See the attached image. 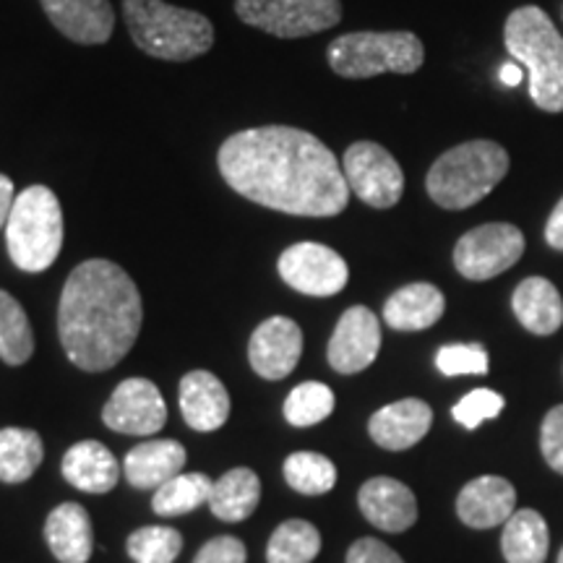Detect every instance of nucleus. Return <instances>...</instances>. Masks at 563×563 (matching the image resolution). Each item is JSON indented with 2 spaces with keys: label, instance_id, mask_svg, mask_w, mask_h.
<instances>
[{
  "label": "nucleus",
  "instance_id": "nucleus-1",
  "mask_svg": "<svg viewBox=\"0 0 563 563\" xmlns=\"http://www.w3.org/2000/svg\"><path fill=\"white\" fill-rule=\"evenodd\" d=\"M235 194L295 217H336L350 199L342 165L313 133L264 125L230 136L217 154Z\"/></svg>",
  "mask_w": 563,
  "mask_h": 563
},
{
  "label": "nucleus",
  "instance_id": "nucleus-2",
  "mask_svg": "<svg viewBox=\"0 0 563 563\" xmlns=\"http://www.w3.org/2000/svg\"><path fill=\"white\" fill-rule=\"evenodd\" d=\"M141 295L129 272L89 258L68 274L58 306V334L68 361L89 373L110 371L139 340Z\"/></svg>",
  "mask_w": 563,
  "mask_h": 563
},
{
  "label": "nucleus",
  "instance_id": "nucleus-3",
  "mask_svg": "<svg viewBox=\"0 0 563 563\" xmlns=\"http://www.w3.org/2000/svg\"><path fill=\"white\" fill-rule=\"evenodd\" d=\"M506 51L530 74V97L540 110L563 112V40L538 5L511 11L506 19Z\"/></svg>",
  "mask_w": 563,
  "mask_h": 563
},
{
  "label": "nucleus",
  "instance_id": "nucleus-4",
  "mask_svg": "<svg viewBox=\"0 0 563 563\" xmlns=\"http://www.w3.org/2000/svg\"><path fill=\"white\" fill-rule=\"evenodd\" d=\"M123 13L131 40L152 58L186 63L214 45V26L199 11L178 9L165 0H123Z\"/></svg>",
  "mask_w": 563,
  "mask_h": 563
},
{
  "label": "nucleus",
  "instance_id": "nucleus-5",
  "mask_svg": "<svg viewBox=\"0 0 563 563\" xmlns=\"http://www.w3.org/2000/svg\"><path fill=\"white\" fill-rule=\"evenodd\" d=\"M509 154L496 141H467L443 152L428 170V196L443 209H470L509 173Z\"/></svg>",
  "mask_w": 563,
  "mask_h": 563
},
{
  "label": "nucleus",
  "instance_id": "nucleus-6",
  "mask_svg": "<svg viewBox=\"0 0 563 563\" xmlns=\"http://www.w3.org/2000/svg\"><path fill=\"white\" fill-rule=\"evenodd\" d=\"M5 243L21 272L51 269L63 249V211L51 188L30 186L16 196L5 224Z\"/></svg>",
  "mask_w": 563,
  "mask_h": 563
},
{
  "label": "nucleus",
  "instance_id": "nucleus-7",
  "mask_svg": "<svg viewBox=\"0 0 563 563\" xmlns=\"http://www.w3.org/2000/svg\"><path fill=\"white\" fill-rule=\"evenodd\" d=\"M327 58L344 79H371L378 74H415L426 60V47L412 32H352L329 45Z\"/></svg>",
  "mask_w": 563,
  "mask_h": 563
},
{
  "label": "nucleus",
  "instance_id": "nucleus-8",
  "mask_svg": "<svg viewBox=\"0 0 563 563\" xmlns=\"http://www.w3.org/2000/svg\"><path fill=\"white\" fill-rule=\"evenodd\" d=\"M243 24L282 40L311 37L340 24V0H235Z\"/></svg>",
  "mask_w": 563,
  "mask_h": 563
},
{
  "label": "nucleus",
  "instance_id": "nucleus-9",
  "mask_svg": "<svg viewBox=\"0 0 563 563\" xmlns=\"http://www.w3.org/2000/svg\"><path fill=\"white\" fill-rule=\"evenodd\" d=\"M522 256V230L509 222H490L464 232L454 249V266L464 279L485 282L511 269Z\"/></svg>",
  "mask_w": 563,
  "mask_h": 563
},
{
  "label": "nucleus",
  "instance_id": "nucleus-10",
  "mask_svg": "<svg viewBox=\"0 0 563 563\" xmlns=\"http://www.w3.org/2000/svg\"><path fill=\"white\" fill-rule=\"evenodd\" d=\"M342 173L350 191L373 209H391L405 194V173L399 162L373 141H357L344 152Z\"/></svg>",
  "mask_w": 563,
  "mask_h": 563
},
{
  "label": "nucleus",
  "instance_id": "nucleus-11",
  "mask_svg": "<svg viewBox=\"0 0 563 563\" xmlns=\"http://www.w3.org/2000/svg\"><path fill=\"white\" fill-rule=\"evenodd\" d=\"M279 277L285 285L313 298H332L347 287V262L321 243H295L279 256Z\"/></svg>",
  "mask_w": 563,
  "mask_h": 563
},
{
  "label": "nucleus",
  "instance_id": "nucleus-12",
  "mask_svg": "<svg viewBox=\"0 0 563 563\" xmlns=\"http://www.w3.org/2000/svg\"><path fill=\"white\" fill-rule=\"evenodd\" d=\"M110 431L125 435H154L165 428L167 405L150 378H125L102 407Z\"/></svg>",
  "mask_w": 563,
  "mask_h": 563
},
{
  "label": "nucleus",
  "instance_id": "nucleus-13",
  "mask_svg": "<svg viewBox=\"0 0 563 563\" xmlns=\"http://www.w3.org/2000/svg\"><path fill=\"white\" fill-rule=\"evenodd\" d=\"M382 350V323L365 306H352L336 321L327 357L336 373L352 376L373 365Z\"/></svg>",
  "mask_w": 563,
  "mask_h": 563
},
{
  "label": "nucleus",
  "instance_id": "nucleus-14",
  "mask_svg": "<svg viewBox=\"0 0 563 563\" xmlns=\"http://www.w3.org/2000/svg\"><path fill=\"white\" fill-rule=\"evenodd\" d=\"M302 355V332L287 316H272L256 329L249 342L251 368L266 382L290 376Z\"/></svg>",
  "mask_w": 563,
  "mask_h": 563
},
{
  "label": "nucleus",
  "instance_id": "nucleus-15",
  "mask_svg": "<svg viewBox=\"0 0 563 563\" xmlns=\"http://www.w3.org/2000/svg\"><path fill=\"white\" fill-rule=\"evenodd\" d=\"M363 517L384 532H405L418 522V498L394 477H371L357 493Z\"/></svg>",
  "mask_w": 563,
  "mask_h": 563
},
{
  "label": "nucleus",
  "instance_id": "nucleus-16",
  "mask_svg": "<svg viewBox=\"0 0 563 563\" xmlns=\"http://www.w3.org/2000/svg\"><path fill=\"white\" fill-rule=\"evenodd\" d=\"M51 24L76 45H104L112 37L115 13L110 0H40Z\"/></svg>",
  "mask_w": 563,
  "mask_h": 563
},
{
  "label": "nucleus",
  "instance_id": "nucleus-17",
  "mask_svg": "<svg viewBox=\"0 0 563 563\" xmlns=\"http://www.w3.org/2000/svg\"><path fill=\"white\" fill-rule=\"evenodd\" d=\"M517 506V490L506 477L483 475L470 481L456 496V514L473 530H490L506 525Z\"/></svg>",
  "mask_w": 563,
  "mask_h": 563
},
{
  "label": "nucleus",
  "instance_id": "nucleus-18",
  "mask_svg": "<svg viewBox=\"0 0 563 563\" xmlns=\"http://www.w3.org/2000/svg\"><path fill=\"white\" fill-rule=\"evenodd\" d=\"M178 405L188 426L199 433L220 431L230 418V394L209 371H191L183 376Z\"/></svg>",
  "mask_w": 563,
  "mask_h": 563
},
{
  "label": "nucleus",
  "instance_id": "nucleus-19",
  "mask_svg": "<svg viewBox=\"0 0 563 563\" xmlns=\"http://www.w3.org/2000/svg\"><path fill=\"white\" fill-rule=\"evenodd\" d=\"M431 405H426L422 399H399V402L373 412L368 433L386 452H405V449L426 439V433L431 431Z\"/></svg>",
  "mask_w": 563,
  "mask_h": 563
},
{
  "label": "nucleus",
  "instance_id": "nucleus-20",
  "mask_svg": "<svg viewBox=\"0 0 563 563\" xmlns=\"http://www.w3.org/2000/svg\"><path fill=\"white\" fill-rule=\"evenodd\" d=\"M183 464H186V446L183 443L173 439L144 441L125 454L123 473L133 488L157 490L159 485L183 473Z\"/></svg>",
  "mask_w": 563,
  "mask_h": 563
},
{
  "label": "nucleus",
  "instance_id": "nucleus-21",
  "mask_svg": "<svg viewBox=\"0 0 563 563\" xmlns=\"http://www.w3.org/2000/svg\"><path fill=\"white\" fill-rule=\"evenodd\" d=\"M45 540L60 563H87L95 551L91 519L81 504L55 506L45 522Z\"/></svg>",
  "mask_w": 563,
  "mask_h": 563
},
{
  "label": "nucleus",
  "instance_id": "nucleus-22",
  "mask_svg": "<svg viewBox=\"0 0 563 563\" xmlns=\"http://www.w3.org/2000/svg\"><path fill=\"white\" fill-rule=\"evenodd\" d=\"M60 473L84 493H110L121 481V467L112 452L100 441H81L63 456Z\"/></svg>",
  "mask_w": 563,
  "mask_h": 563
},
{
  "label": "nucleus",
  "instance_id": "nucleus-23",
  "mask_svg": "<svg viewBox=\"0 0 563 563\" xmlns=\"http://www.w3.org/2000/svg\"><path fill=\"white\" fill-rule=\"evenodd\" d=\"M443 311H446V298L439 287L428 285V282H415L386 300L384 321L394 332H422L441 321Z\"/></svg>",
  "mask_w": 563,
  "mask_h": 563
},
{
  "label": "nucleus",
  "instance_id": "nucleus-24",
  "mask_svg": "<svg viewBox=\"0 0 563 563\" xmlns=\"http://www.w3.org/2000/svg\"><path fill=\"white\" fill-rule=\"evenodd\" d=\"M514 313L527 332L538 336H551L563 323V300L555 285L545 277H527L514 290Z\"/></svg>",
  "mask_w": 563,
  "mask_h": 563
},
{
  "label": "nucleus",
  "instance_id": "nucleus-25",
  "mask_svg": "<svg viewBox=\"0 0 563 563\" xmlns=\"http://www.w3.org/2000/svg\"><path fill=\"white\" fill-rule=\"evenodd\" d=\"M262 501V481L249 467H235L211 485L209 509L222 522H243Z\"/></svg>",
  "mask_w": 563,
  "mask_h": 563
},
{
  "label": "nucleus",
  "instance_id": "nucleus-26",
  "mask_svg": "<svg viewBox=\"0 0 563 563\" xmlns=\"http://www.w3.org/2000/svg\"><path fill=\"white\" fill-rule=\"evenodd\" d=\"M551 532L534 509L514 511L504 525L501 551L509 563H545Z\"/></svg>",
  "mask_w": 563,
  "mask_h": 563
},
{
  "label": "nucleus",
  "instance_id": "nucleus-27",
  "mask_svg": "<svg viewBox=\"0 0 563 563\" xmlns=\"http://www.w3.org/2000/svg\"><path fill=\"white\" fill-rule=\"evenodd\" d=\"M45 446L37 431L3 428L0 431V483H24L37 473Z\"/></svg>",
  "mask_w": 563,
  "mask_h": 563
},
{
  "label": "nucleus",
  "instance_id": "nucleus-28",
  "mask_svg": "<svg viewBox=\"0 0 563 563\" xmlns=\"http://www.w3.org/2000/svg\"><path fill=\"white\" fill-rule=\"evenodd\" d=\"M211 485H214V481L203 473L175 475L173 481H167L165 485H159V488L154 490L152 509L154 514H159V517H180V514H191L199 509L201 504H209Z\"/></svg>",
  "mask_w": 563,
  "mask_h": 563
},
{
  "label": "nucleus",
  "instance_id": "nucleus-29",
  "mask_svg": "<svg viewBox=\"0 0 563 563\" xmlns=\"http://www.w3.org/2000/svg\"><path fill=\"white\" fill-rule=\"evenodd\" d=\"M321 553V532L306 519H287L272 532L266 561L269 563H311Z\"/></svg>",
  "mask_w": 563,
  "mask_h": 563
},
{
  "label": "nucleus",
  "instance_id": "nucleus-30",
  "mask_svg": "<svg viewBox=\"0 0 563 563\" xmlns=\"http://www.w3.org/2000/svg\"><path fill=\"white\" fill-rule=\"evenodd\" d=\"M34 352V334L21 302L0 290V361L24 365Z\"/></svg>",
  "mask_w": 563,
  "mask_h": 563
},
{
  "label": "nucleus",
  "instance_id": "nucleus-31",
  "mask_svg": "<svg viewBox=\"0 0 563 563\" xmlns=\"http://www.w3.org/2000/svg\"><path fill=\"white\" fill-rule=\"evenodd\" d=\"M285 481L302 496H323L336 485V467L323 454L295 452L285 460Z\"/></svg>",
  "mask_w": 563,
  "mask_h": 563
},
{
  "label": "nucleus",
  "instance_id": "nucleus-32",
  "mask_svg": "<svg viewBox=\"0 0 563 563\" xmlns=\"http://www.w3.org/2000/svg\"><path fill=\"white\" fill-rule=\"evenodd\" d=\"M334 412V391L327 384L306 382L287 394L285 418L295 428H308Z\"/></svg>",
  "mask_w": 563,
  "mask_h": 563
},
{
  "label": "nucleus",
  "instance_id": "nucleus-33",
  "mask_svg": "<svg viewBox=\"0 0 563 563\" xmlns=\"http://www.w3.org/2000/svg\"><path fill=\"white\" fill-rule=\"evenodd\" d=\"M133 563H175L183 551V534L173 527H141L125 543Z\"/></svg>",
  "mask_w": 563,
  "mask_h": 563
},
{
  "label": "nucleus",
  "instance_id": "nucleus-34",
  "mask_svg": "<svg viewBox=\"0 0 563 563\" xmlns=\"http://www.w3.org/2000/svg\"><path fill=\"white\" fill-rule=\"evenodd\" d=\"M488 365V350L477 342L446 344L435 352V368L443 376H485Z\"/></svg>",
  "mask_w": 563,
  "mask_h": 563
},
{
  "label": "nucleus",
  "instance_id": "nucleus-35",
  "mask_svg": "<svg viewBox=\"0 0 563 563\" xmlns=\"http://www.w3.org/2000/svg\"><path fill=\"white\" fill-rule=\"evenodd\" d=\"M504 405H506V399L498 391L475 389V391L464 394L460 402L454 405L452 415L462 428H467V431H475V428H481L483 422L498 418V415H501V410H504Z\"/></svg>",
  "mask_w": 563,
  "mask_h": 563
},
{
  "label": "nucleus",
  "instance_id": "nucleus-36",
  "mask_svg": "<svg viewBox=\"0 0 563 563\" xmlns=\"http://www.w3.org/2000/svg\"><path fill=\"white\" fill-rule=\"evenodd\" d=\"M540 449H543V456L551 464V470L563 475V405L553 407L545 415L543 428H540Z\"/></svg>",
  "mask_w": 563,
  "mask_h": 563
},
{
  "label": "nucleus",
  "instance_id": "nucleus-37",
  "mask_svg": "<svg viewBox=\"0 0 563 563\" xmlns=\"http://www.w3.org/2000/svg\"><path fill=\"white\" fill-rule=\"evenodd\" d=\"M249 561V551H245L243 540L232 538V534H222V538L209 540L207 545L196 553L194 563H245Z\"/></svg>",
  "mask_w": 563,
  "mask_h": 563
},
{
  "label": "nucleus",
  "instance_id": "nucleus-38",
  "mask_svg": "<svg viewBox=\"0 0 563 563\" xmlns=\"http://www.w3.org/2000/svg\"><path fill=\"white\" fill-rule=\"evenodd\" d=\"M347 563H405L402 555L376 538H361L350 545Z\"/></svg>",
  "mask_w": 563,
  "mask_h": 563
},
{
  "label": "nucleus",
  "instance_id": "nucleus-39",
  "mask_svg": "<svg viewBox=\"0 0 563 563\" xmlns=\"http://www.w3.org/2000/svg\"><path fill=\"white\" fill-rule=\"evenodd\" d=\"M545 241H548V245H551V249L563 251V199L555 203L551 217H548Z\"/></svg>",
  "mask_w": 563,
  "mask_h": 563
},
{
  "label": "nucleus",
  "instance_id": "nucleus-40",
  "mask_svg": "<svg viewBox=\"0 0 563 563\" xmlns=\"http://www.w3.org/2000/svg\"><path fill=\"white\" fill-rule=\"evenodd\" d=\"M13 201H16V196H13V183L9 175H0V230H5V224H9Z\"/></svg>",
  "mask_w": 563,
  "mask_h": 563
},
{
  "label": "nucleus",
  "instance_id": "nucleus-41",
  "mask_svg": "<svg viewBox=\"0 0 563 563\" xmlns=\"http://www.w3.org/2000/svg\"><path fill=\"white\" fill-rule=\"evenodd\" d=\"M501 81L506 87H519V84L525 81V66H519V63H504Z\"/></svg>",
  "mask_w": 563,
  "mask_h": 563
},
{
  "label": "nucleus",
  "instance_id": "nucleus-42",
  "mask_svg": "<svg viewBox=\"0 0 563 563\" xmlns=\"http://www.w3.org/2000/svg\"><path fill=\"white\" fill-rule=\"evenodd\" d=\"M559 563H563V548H561V553H559Z\"/></svg>",
  "mask_w": 563,
  "mask_h": 563
}]
</instances>
